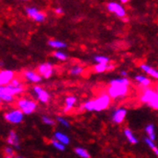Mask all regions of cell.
<instances>
[{
  "label": "cell",
  "instance_id": "cell-9",
  "mask_svg": "<svg viewBox=\"0 0 158 158\" xmlns=\"http://www.w3.org/2000/svg\"><path fill=\"white\" fill-rule=\"evenodd\" d=\"M26 12H27V15L35 21L40 22L45 19V15L40 12L38 9H35V8H27Z\"/></svg>",
  "mask_w": 158,
  "mask_h": 158
},
{
  "label": "cell",
  "instance_id": "cell-23",
  "mask_svg": "<svg viewBox=\"0 0 158 158\" xmlns=\"http://www.w3.org/2000/svg\"><path fill=\"white\" fill-rule=\"evenodd\" d=\"M109 70V65L108 64H103V63H98L95 66V71L97 73H103L105 71Z\"/></svg>",
  "mask_w": 158,
  "mask_h": 158
},
{
  "label": "cell",
  "instance_id": "cell-2",
  "mask_svg": "<svg viewBox=\"0 0 158 158\" xmlns=\"http://www.w3.org/2000/svg\"><path fill=\"white\" fill-rule=\"evenodd\" d=\"M110 104L109 95L104 94L95 100L88 101L83 105V108L87 111H101L108 107Z\"/></svg>",
  "mask_w": 158,
  "mask_h": 158
},
{
  "label": "cell",
  "instance_id": "cell-35",
  "mask_svg": "<svg viewBox=\"0 0 158 158\" xmlns=\"http://www.w3.org/2000/svg\"><path fill=\"white\" fill-rule=\"evenodd\" d=\"M5 158H22V157H20V156H16V157H5Z\"/></svg>",
  "mask_w": 158,
  "mask_h": 158
},
{
  "label": "cell",
  "instance_id": "cell-19",
  "mask_svg": "<svg viewBox=\"0 0 158 158\" xmlns=\"http://www.w3.org/2000/svg\"><path fill=\"white\" fill-rule=\"evenodd\" d=\"M146 132L148 135V138H150L151 140H152V141L155 140L156 137H155V131H154L153 125H148L147 127H146Z\"/></svg>",
  "mask_w": 158,
  "mask_h": 158
},
{
  "label": "cell",
  "instance_id": "cell-12",
  "mask_svg": "<svg viewBox=\"0 0 158 158\" xmlns=\"http://www.w3.org/2000/svg\"><path fill=\"white\" fill-rule=\"evenodd\" d=\"M126 115H127V110L125 108H118L117 110L114 111L112 121L116 124H121L126 118Z\"/></svg>",
  "mask_w": 158,
  "mask_h": 158
},
{
  "label": "cell",
  "instance_id": "cell-14",
  "mask_svg": "<svg viewBox=\"0 0 158 158\" xmlns=\"http://www.w3.org/2000/svg\"><path fill=\"white\" fill-rule=\"evenodd\" d=\"M24 76L31 82H40L41 81V76H40L39 74H36L34 71H26L24 73Z\"/></svg>",
  "mask_w": 158,
  "mask_h": 158
},
{
  "label": "cell",
  "instance_id": "cell-17",
  "mask_svg": "<svg viewBox=\"0 0 158 158\" xmlns=\"http://www.w3.org/2000/svg\"><path fill=\"white\" fill-rule=\"evenodd\" d=\"M125 135H126V137H127V140H128L129 142H131V144H136V143H138V140L136 139V137L134 136V134L132 133V131H131V129H128V128L125 129Z\"/></svg>",
  "mask_w": 158,
  "mask_h": 158
},
{
  "label": "cell",
  "instance_id": "cell-16",
  "mask_svg": "<svg viewBox=\"0 0 158 158\" xmlns=\"http://www.w3.org/2000/svg\"><path fill=\"white\" fill-rule=\"evenodd\" d=\"M141 68H142L146 73H148V75H151L152 77H153L154 79H158V71H156V70L153 69L152 67L147 65V64H142V65H141Z\"/></svg>",
  "mask_w": 158,
  "mask_h": 158
},
{
  "label": "cell",
  "instance_id": "cell-15",
  "mask_svg": "<svg viewBox=\"0 0 158 158\" xmlns=\"http://www.w3.org/2000/svg\"><path fill=\"white\" fill-rule=\"evenodd\" d=\"M55 139L57 141H59L60 143L63 144V145H67L70 142V139L67 135H65L62 132H56L55 133Z\"/></svg>",
  "mask_w": 158,
  "mask_h": 158
},
{
  "label": "cell",
  "instance_id": "cell-18",
  "mask_svg": "<svg viewBox=\"0 0 158 158\" xmlns=\"http://www.w3.org/2000/svg\"><path fill=\"white\" fill-rule=\"evenodd\" d=\"M75 103H76V97H74V96H69L66 100H65V104H66V106H65V108H64V111H68V110H70L72 107H73V106L75 105Z\"/></svg>",
  "mask_w": 158,
  "mask_h": 158
},
{
  "label": "cell",
  "instance_id": "cell-28",
  "mask_svg": "<svg viewBox=\"0 0 158 158\" xmlns=\"http://www.w3.org/2000/svg\"><path fill=\"white\" fill-rule=\"evenodd\" d=\"M83 72V68L80 67V66H76V67H73L70 70V74L71 75H80Z\"/></svg>",
  "mask_w": 158,
  "mask_h": 158
},
{
  "label": "cell",
  "instance_id": "cell-37",
  "mask_svg": "<svg viewBox=\"0 0 158 158\" xmlns=\"http://www.w3.org/2000/svg\"><path fill=\"white\" fill-rule=\"evenodd\" d=\"M157 93H158V87H157Z\"/></svg>",
  "mask_w": 158,
  "mask_h": 158
},
{
  "label": "cell",
  "instance_id": "cell-22",
  "mask_svg": "<svg viewBox=\"0 0 158 158\" xmlns=\"http://www.w3.org/2000/svg\"><path fill=\"white\" fill-rule=\"evenodd\" d=\"M135 80L140 83V85H142L143 86H148L151 85V81L144 76H136Z\"/></svg>",
  "mask_w": 158,
  "mask_h": 158
},
{
  "label": "cell",
  "instance_id": "cell-3",
  "mask_svg": "<svg viewBox=\"0 0 158 158\" xmlns=\"http://www.w3.org/2000/svg\"><path fill=\"white\" fill-rule=\"evenodd\" d=\"M17 106L20 108V110L25 114H31L36 108V105L35 102L27 99H21L17 102Z\"/></svg>",
  "mask_w": 158,
  "mask_h": 158
},
{
  "label": "cell",
  "instance_id": "cell-1",
  "mask_svg": "<svg viewBox=\"0 0 158 158\" xmlns=\"http://www.w3.org/2000/svg\"><path fill=\"white\" fill-rule=\"evenodd\" d=\"M129 81L126 78L115 79L110 81V86L108 88V95L110 98L124 97L128 92Z\"/></svg>",
  "mask_w": 158,
  "mask_h": 158
},
{
  "label": "cell",
  "instance_id": "cell-32",
  "mask_svg": "<svg viewBox=\"0 0 158 158\" xmlns=\"http://www.w3.org/2000/svg\"><path fill=\"white\" fill-rule=\"evenodd\" d=\"M11 85H12L13 86H15V87L21 86V85H20V81H18L17 79H14V80H13V81L11 82Z\"/></svg>",
  "mask_w": 158,
  "mask_h": 158
},
{
  "label": "cell",
  "instance_id": "cell-33",
  "mask_svg": "<svg viewBox=\"0 0 158 158\" xmlns=\"http://www.w3.org/2000/svg\"><path fill=\"white\" fill-rule=\"evenodd\" d=\"M56 13L59 14V15H61L63 13V10L61 8H57V9H56Z\"/></svg>",
  "mask_w": 158,
  "mask_h": 158
},
{
  "label": "cell",
  "instance_id": "cell-6",
  "mask_svg": "<svg viewBox=\"0 0 158 158\" xmlns=\"http://www.w3.org/2000/svg\"><path fill=\"white\" fill-rule=\"evenodd\" d=\"M107 10L110 13L115 14L119 17H124L126 15V10L122 5H120L115 2H110L107 5Z\"/></svg>",
  "mask_w": 158,
  "mask_h": 158
},
{
  "label": "cell",
  "instance_id": "cell-11",
  "mask_svg": "<svg viewBox=\"0 0 158 158\" xmlns=\"http://www.w3.org/2000/svg\"><path fill=\"white\" fill-rule=\"evenodd\" d=\"M34 91L38 96V99L41 102V103H48V101L50 99V96L47 92H46L44 89H42L40 86H35L34 87Z\"/></svg>",
  "mask_w": 158,
  "mask_h": 158
},
{
  "label": "cell",
  "instance_id": "cell-10",
  "mask_svg": "<svg viewBox=\"0 0 158 158\" xmlns=\"http://www.w3.org/2000/svg\"><path fill=\"white\" fill-rule=\"evenodd\" d=\"M39 72H40V74H41L42 77H44L45 79H48L53 74V66L48 62L42 63L39 67Z\"/></svg>",
  "mask_w": 158,
  "mask_h": 158
},
{
  "label": "cell",
  "instance_id": "cell-31",
  "mask_svg": "<svg viewBox=\"0 0 158 158\" xmlns=\"http://www.w3.org/2000/svg\"><path fill=\"white\" fill-rule=\"evenodd\" d=\"M42 121H43V123L46 125H50V126L55 125V121L52 120L51 118H48V117H42Z\"/></svg>",
  "mask_w": 158,
  "mask_h": 158
},
{
  "label": "cell",
  "instance_id": "cell-26",
  "mask_svg": "<svg viewBox=\"0 0 158 158\" xmlns=\"http://www.w3.org/2000/svg\"><path fill=\"white\" fill-rule=\"evenodd\" d=\"M54 57H55L56 59L60 60H65L67 59V56H66L65 54L62 53V52H59V51H57V52H55V53H54Z\"/></svg>",
  "mask_w": 158,
  "mask_h": 158
},
{
  "label": "cell",
  "instance_id": "cell-25",
  "mask_svg": "<svg viewBox=\"0 0 158 158\" xmlns=\"http://www.w3.org/2000/svg\"><path fill=\"white\" fill-rule=\"evenodd\" d=\"M95 60L98 63H103V64H107L109 62V59L104 57V56H97V57H95Z\"/></svg>",
  "mask_w": 158,
  "mask_h": 158
},
{
  "label": "cell",
  "instance_id": "cell-5",
  "mask_svg": "<svg viewBox=\"0 0 158 158\" xmlns=\"http://www.w3.org/2000/svg\"><path fill=\"white\" fill-rule=\"evenodd\" d=\"M141 101L143 103L152 106L156 102H158V93L152 89H146L141 96Z\"/></svg>",
  "mask_w": 158,
  "mask_h": 158
},
{
  "label": "cell",
  "instance_id": "cell-7",
  "mask_svg": "<svg viewBox=\"0 0 158 158\" xmlns=\"http://www.w3.org/2000/svg\"><path fill=\"white\" fill-rule=\"evenodd\" d=\"M23 91V87L22 86H18V87H15V86H13L11 83L10 85H8L6 86H2L0 88V93L1 94H6V95H10V96H15V95H17L21 93Z\"/></svg>",
  "mask_w": 158,
  "mask_h": 158
},
{
  "label": "cell",
  "instance_id": "cell-27",
  "mask_svg": "<svg viewBox=\"0 0 158 158\" xmlns=\"http://www.w3.org/2000/svg\"><path fill=\"white\" fill-rule=\"evenodd\" d=\"M52 144H53V146L57 148V150H59V151H64V148H65V147H64V145L63 144H61V143H60L59 141H57L56 139H54V140H52Z\"/></svg>",
  "mask_w": 158,
  "mask_h": 158
},
{
  "label": "cell",
  "instance_id": "cell-20",
  "mask_svg": "<svg viewBox=\"0 0 158 158\" xmlns=\"http://www.w3.org/2000/svg\"><path fill=\"white\" fill-rule=\"evenodd\" d=\"M48 44L51 46V47H53V48H59V49H60V48H65L66 47V44L64 43V42L59 41V40H49Z\"/></svg>",
  "mask_w": 158,
  "mask_h": 158
},
{
  "label": "cell",
  "instance_id": "cell-8",
  "mask_svg": "<svg viewBox=\"0 0 158 158\" xmlns=\"http://www.w3.org/2000/svg\"><path fill=\"white\" fill-rule=\"evenodd\" d=\"M15 74L11 70H3L0 73V83L2 86H6L13 81Z\"/></svg>",
  "mask_w": 158,
  "mask_h": 158
},
{
  "label": "cell",
  "instance_id": "cell-4",
  "mask_svg": "<svg viewBox=\"0 0 158 158\" xmlns=\"http://www.w3.org/2000/svg\"><path fill=\"white\" fill-rule=\"evenodd\" d=\"M4 118L9 123L12 124H19L23 120V112L20 109H15L4 115Z\"/></svg>",
  "mask_w": 158,
  "mask_h": 158
},
{
  "label": "cell",
  "instance_id": "cell-36",
  "mask_svg": "<svg viewBox=\"0 0 158 158\" xmlns=\"http://www.w3.org/2000/svg\"><path fill=\"white\" fill-rule=\"evenodd\" d=\"M121 2H122V3H127V0H122V1H121Z\"/></svg>",
  "mask_w": 158,
  "mask_h": 158
},
{
  "label": "cell",
  "instance_id": "cell-13",
  "mask_svg": "<svg viewBox=\"0 0 158 158\" xmlns=\"http://www.w3.org/2000/svg\"><path fill=\"white\" fill-rule=\"evenodd\" d=\"M7 143L10 145H13L16 148H19V140H18V137H17L16 133L13 131H10V133H9V136L7 138Z\"/></svg>",
  "mask_w": 158,
  "mask_h": 158
},
{
  "label": "cell",
  "instance_id": "cell-29",
  "mask_svg": "<svg viewBox=\"0 0 158 158\" xmlns=\"http://www.w3.org/2000/svg\"><path fill=\"white\" fill-rule=\"evenodd\" d=\"M57 120H58V122H59V123H60L62 126L66 127H70V124L68 123V121H67V120L63 119V118H61V117H58V118H57Z\"/></svg>",
  "mask_w": 158,
  "mask_h": 158
},
{
  "label": "cell",
  "instance_id": "cell-24",
  "mask_svg": "<svg viewBox=\"0 0 158 158\" xmlns=\"http://www.w3.org/2000/svg\"><path fill=\"white\" fill-rule=\"evenodd\" d=\"M145 143L150 147L152 150L153 151V152L158 156V148H156V146L154 145V143H153V141L152 140H151L150 138H145Z\"/></svg>",
  "mask_w": 158,
  "mask_h": 158
},
{
  "label": "cell",
  "instance_id": "cell-34",
  "mask_svg": "<svg viewBox=\"0 0 158 158\" xmlns=\"http://www.w3.org/2000/svg\"><path fill=\"white\" fill-rule=\"evenodd\" d=\"M121 74H122L123 76H126L127 75V72L126 71H122V72H121Z\"/></svg>",
  "mask_w": 158,
  "mask_h": 158
},
{
  "label": "cell",
  "instance_id": "cell-30",
  "mask_svg": "<svg viewBox=\"0 0 158 158\" xmlns=\"http://www.w3.org/2000/svg\"><path fill=\"white\" fill-rule=\"evenodd\" d=\"M5 154L7 157H14L15 156V152L11 148H5Z\"/></svg>",
  "mask_w": 158,
  "mask_h": 158
},
{
  "label": "cell",
  "instance_id": "cell-21",
  "mask_svg": "<svg viewBox=\"0 0 158 158\" xmlns=\"http://www.w3.org/2000/svg\"><path fill=\"white\" fill-rule=\"evenodd\" d=\"M75 152L81 158H90V154L88 153V152L85 150V148H77L75 150Z\"/></svg>",
  "mask_w": 158,
  "mask_h": 158
}]
</instances>
